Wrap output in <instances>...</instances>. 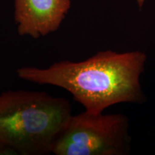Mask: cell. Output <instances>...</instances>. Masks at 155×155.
I'll return each mask as SVG.
<instances>
[{"label":"cell","mask_w":155,"mask_h":155,"mask_svg":"<svg viewBox=\"0 0 155 155\" xmlns=\"http://www.w3.org/2000/svg\"><path fill=\"white\" fill-rule=\"evenodd\" d=\"M145 60L139 51L106 50L83 61L56 62L47 68H19L16 74L29 82L65 89L86 111L99 114L114 104L140 99L139 75Z\"/></svg>","instance_id":"cell-1"},{"label":"cell","mask_w":155,"mask_h":155,"mask_svg":"<svg viewBox=\"0 0 155 155\" xmlns=\"http://www.w3.org/2000/svg\"><path fill=\"white\" fill-rule=\"evenodd\" d=\"M68 100L43 91L0 94V142L20 155H45L72 116Z\"/></svg>","instance_id":"cell-2"},{"label":"cell","mask_w":155,"mask_h":155,"mask_svg":"<svg viewBox=\"0 0 155 155\" xmlns=\"http://www.w3.org/2000/svg\"><path fill=\"white\" fill-rule=\"evenodd\" d=\"M127 119L120 114L71 116L52 153L55 155H118L128 141Z\"/></svg>","instance_id":"cell-3"},{"label":"cell","mask_w":155,"mask_h":155,"mask_svg":"<svg viewBox=\"0 0 155 155\" xmlns=\"http://www.w3.org/2000/svg\"><path fill=\"white\" fill-rule=\"evenodd\" d=\"M17 33L38 39L57 31L71 6V0H15Z\"/></svg>","instance_id":"cell-4"},{"label":"cell","mask_w":155,"mask_h":155,"mask_svg":"<svg viewBox=\"0 0 155 155\" xmlns=\"http://www.w3.org/2000/svg\"><path fill=\"white\" fill-rule=\"evenodd\" d=\"M18 154V153L12 147L0 142V155H14Z\"/></svg>","instance_id":"cell-5"}]
</instances>
